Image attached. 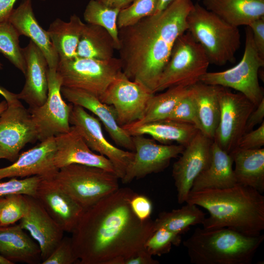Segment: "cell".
Returning <instances> with one entry per match:
<instances>
[{"mask_svg":"<svg viewBox=\"0 0 264 264\" xmlns=\"http://www.w3.org/2000/svg\"><path fill=\"white\" fill-rule=\"evenodd\" d=\"M136 193L119 187L84 210L71 237L79 264H123L145 248L154 220H141L133 213L130 201Z\"/></svg>","mask_w":264,"mask_h":264,"instance_id":"6da1fadb","label":"cell"},{"mask_svg":"<svg viewBox=\"0 0 264 264\" xmlns=\"http://www.w3.org/2000/svg\"><path fill=\"white\" fill-rule=\"evenodd\" d=\"M192 0H175L164 10L118 29V50L122 72L153 93L173 47L187 30Z\"/></svg>","mask_w":264,"mask_h":264,"instance_id":"7a4b0ae2","label":"cell"},{"mask_svg":"<svg viewBox=\"0 0 264 264\" xmlns=\"http://www.w3.org/2000/svg\"><path fill=\"white\" fill-rule=\"evenodd\" d=\"M186 203L207 210L202 224L206 229L227 228L249 236L264 229V197L248 186L237 183L221 189L190 192Z\"/></svg>","mask_w":264,"mask_h":264,"instance_id":"3957f363","label":"cell"},{"mask_svg":"<svg viewBox=\"0 0 264 264\" xmlns=\"http://www.w3.org/2000/svg\"><path fill=\"white\" fill-rule=\"evenodd\" d=\"M264 235L249 236L227 228H196L183 242L193 264H251Z\"/></svg>","mask_w":264,"mask_h":264,"instance_id":"277c9868","label":"cell"},{"mask_svg":"<svg viewBox=\"0 0 264 264\" xmlns=\"http://www.w3.org/2000/svg\"><path fill=\"white\" fill-rule=\"evenodd\" d=\"M187 30L202 47L210 64L222 66L236 60L241 35L234 26L198 3L187 17Z\"/></svg>","mask_w":264,"mask_h":264,"instance_id":"5b68a950","label":"cell"},{"mask_svg":"<svg viewBox=\"0 0 264 264\" xmlns=\"http://www.w3.org/2000/svg\"><path fill=\"white\" fill-rule=\"evenodd\" d=\"M53 179L84 210L119 188L114 173L81 164L59 169Z\"/></svg>","mask_w":264,"mask_h":264,"instance_id":"8992f818","label":"cell"},{"mask_svg":"<svg viewBox=\"0 0 264 264\" xmlns=\"http://www.w3.org/2000/svg\"><path fill=\"white\" fill-rule=\"evenodd\" d=\"M264 66V58L254 44L250 28L245 30L243 56L235 66L224 71L207 72L200 82L211 85L229 88L238 91L256 106L264 99L259 82V71Z\"/></svg>","mask_w":264,"mask_h":264,"instance_id":"52a82bcc","label":"cell"},{"mask_svg":"<svg viewBox=\"0 0 264 264\" xmlns=\"http://www.w3.org/2000/svg\"><path fill=\"white\" fill-rule=\"evenodd\" d=\"M210 64L202 47L188 31L185 32L173 47L155 93L174 86L190 87L200 82Z\"/></svg>","mask_w":264,"mask_h":264,"instance_id":"ba28073f","label":"cell"},{"mask_svg":"<svg viewBox=\"0 0 264 264\" xmlns=\"http://www.w3.org/2000/svg\"><path fill=\"white\" fill-rule=\"evenodd\" d=\"M56 70L62 87L82 89L100 99L122 67L119 58L100 60L77 56L59 60Z\"/></svg>","mask_w":264,"mask_h":264,"instance_id":"9c48e42d","label":"cell"},{"mask_svg":"<svg viewBox=\"0 0 264 264\" xmlns=\"http://www.w3.org/2000/svg\"><path fill=\"white\" fill-rule=\"evenodd\" d=\"M219 99L220 118L213 140L231 154L244 133L248 117L256 106L241 93H233L220 86Z\"/></svg>","mask_w":264,"mask_h":264,"instance_id":"30bf717a","label":"cell"},{"mask_svg":"<svg viewBox=\"0 0 264 264\" xmlns=\"http://www.w3.org/2000/svg\"><path fill=\"white\" fill-rule=\"evenodd\" d=\"M47 80L46 101L42 106L28 110L40 141L68 132L71 127L69 119L72 104H66L63 98L62 79L56 69L48 68Z\"/></svg>","mask_w":264,"mask_h":264,"instance_id":"8fae6325","label":"cell"},{"mask_svg":"<svg viewBox=\"0 0 264 264\" xmlns=\"http://www.w3.org/2000/svg\"><path fill=\"white\" fill-rule=\"evenodd\" d=\"M154 94L122 72L109 85L100 100L113 107L117 123L123 127L142 118Z\"/></svg>","mask_w":264,"mask_h":264,"instance_id":"7c38bea8","label":"cell"},{"mask_svg":"<svg viewBox=\"0 0 264 264\" xmlns=\"http://www.w3.org/2000/svg\"><path fill=\"white\" fill-rule=\"evenodd\" d=\"M69 122L92 151L111 162L115 174L121 179L133 158L134 152L124 150L110 143L104 134L100 120L82 107L72 104Z\"/></svg>","mask_w":264,"mask_h":264,"instance_id":"4fadbf2b","label":"cell"},{"mask_svg":"<svg viewBox=\"0 0 264 264\" xmlns=\"http://www.w3.org/2000/svg\"><path fill=\"white\" fill-rule=\"evenodd\" d=\"M7 104L0 115V150L14 162L25 145L38 140V132L29 110L19 99Z\"/></svg>","mask_w":264,"mask_h":264,"instance_id":"5bb4252c","label":"cell"},{"mask_svg":"<svg viewBox=\"0 0 264 264\" xmlns=\"http://www.w3.org/2000/svg\"><path fill=\"white\" fill-rule=\"evenodd\" d=\"M132 140L134 156L121 179L124 184L164 171L171 160L178 157L184 149L179 144H158L153 138L144 135L132 136Z\"/></svg>","mask_w":264,"mask_h":264,"instance_id":"9a60e30c","label":"cell"},{"mask_svg":"<svg viewBox=\"0 0 264 264\" xmlns=\"http://www.w3.org/2000/svg\"><path fill=\"white\" fill-rule=\"evenodd\" d=\"M213 141L199 131L174 163L172 176L179 204L186 202L194 181L209 166Z\"/></svg>","mask_w":264,"mask_h":264,"instance_id":"2e32d148","label":"cell"},{"mask_svg":"<svg viewBox=\"0 0 264 264\" xmlns=\"http://www.w3.org/2000/svg\"><path fill=\"white\" fill-rule=\"evenodd\" d=\"M34 197L64 232H72L84 210L53 178H42Z\"/></svg>","mask_w":264,"mask_h":264,"instance_id":"e0dca14e","label":"cell"},{"mask_svg":"<svg viewBox=\"0 0 264 264\" xmlns=\"http://www.w3.org/2000/svg\"><path fill=\"white\" fill-rule=\"evenodd\" d=\"M54 137L47 138L19 155L12 164L0 168V180L34 176L53 178L59 169L54 164Z\"/></svg>","mask_w":264,"mask_h":264,"instance_id":"ac0fdd59","label":"cell"},{"mask_svg":"<svg viewBox=\"0 0 264 264\" xmlns=\"http://www.w3.org/2000/svg\"><path fill=\"white\" fill-rule=\"evenodd\" d=\"M25 197L27 209L19 224L28 231L31 237L38 243L41 250L42 263L61 242L64 232L36 198L28 195Z\"/></svg>","mask_w":264,"mask_h":264,"instance_id":"d6986e66","label":"cell"},{"mask_svg":"<svg viewBox=\"0 0 264 264\" xmlns=\"http://www.w3.org/2000/svg\"><path fill=\"white\" fill-rule=\"evenodd\" d=\"M61 91L63 97L71 104L82 107L97 116L115 144L128 151H134L132 136L118 124L112 106L82 89L62 87Z\"/></svg>","mask_w":264,"mask_h":264,"instance_id":"ffe728a7","label":"cell"},{"mask_svg":"<svg viewBox=\"0 0 264 264\" xmlns=\"http://www.w3.org/2000/svg\"><path fill=\"white\" fill-rule=\"evenodd\" d=\"M54 138L56 151L54 161L57 169L77 164L101 168L115 174L111 162L92 151L74 127L71 126L69 131Z\"/></svg>","mask_w":264,"mask_h":264,"instance_id":"44dd1931","label":"cell"},{"mask_svg":"<svg viewBox=\"0 0 264 264\" xmlns=\"http://www.w3.org/2000/svg\"><path fill=\"white\" fill-rule=\"evenodd\" d=\"M26 64L25 81L21 91L17 94L30 108L44 104L47 96L48 66L41 50L31 41L22 48Z\"/></svg>","mask_w":264,"mask_h":264,"instance_id":"7402d4cb","label":"cell"},{"mask_svg":"<svg viewBox=\"0 0 264 264\" xmlns=\"http://www.w3.org/2000/svg\"><path fill=\"white\" fill-rule=\"evenodd\" d=\"M8 21L20 35L30 39L44 55L48 68L57 69L59 57L48 34L39 24L34 15L31 0H25L11 12Z\"/></svg>","mask_w":264,"mask_h":264,"instance_id":"603a6c76","label":"cell"},{"mask_svg":"<svg viewBox=\"0 0 264 264\" xmlns=\"http://www.w3.org/2000/svg\"><path fill=\"white\" fill-rule=\"evenodd\" d=\"M25 231L19 224L0 226V255L12 264H39L40 247Z\"/></svg>","mask_w":264,"mask_h":264,"instance_id":"cb8c5ba5","label":"cell"},{"mask_svg":"<svg viewBox=\"0 0 264 264\" xmlns=\"http://www.w3.org/2000/svg\"><path fill=\"white\" fill-rule=\"evenodd\" d=\"M232 155L213 140L209 166L196 178L190 192L205 189H221L237 184Z\"/></svg>","mask_w":264,"mask_h":264,"instance_id":"d4e9b609","label":"cell"},{"mask_svg":"<svg viewBox=\"0 0 264 264\" xmlns=\"http://www.w3.org/2000/svg\"><path fill=\"white\" fill-rule=\"evenodd\" d=\"M132 136L149 135L164 144L176 142L186 147L199 130L193 125L164 119L139 125L131 124L123 127Z\"/></svg>","mask_w":264,"mask_h":264,"instance_id":"484cf974","label":"cell"},{"mask_svg":"<svg viewBox=\"0 0 264 264\" xmlns=\"http://www.w3.org/2000/svg\"><path fill=\"white\" fill-rule=\"evenodd\" d=\"M202 3L206 9L238 27L264 17V0H203Z\"/></svg>","mask_w":264,"mask_h":264,"instance_id":"4316f807","label":"cell"},{"mask_svg":"<svg viewBox=\"0 0 264 264\" xmlns=\"http://www.w3.org/2000/svg\"><path fill=\"white\" fill-rule=\"evenodd\" d=\"M220 88L201 82L190 87L196 105L199 131L213 140L220 118Z\"/></svg>","mask_w":264,"mask_h":264,"instance_id":"83f0119b","label":"cell"},{"mask_svg":"<svg viewBox=\"0 0 264 264\" xmlns=\"http://www.w3.org/2000/svg\"><path fill=\"white\" fill-rule=\"evenodd\" d=\"M237 183L264 192V149L236 148L231 154Z\"/></svg>","mask_w":264,"mask_h":264,"instance_id":"f1b7e54d","label":"cell"},{"mask_svg":"<svg viewBox=\"0 0 264 264\" xmlns=\"http://www.w3.org/2000/svg\"><path fill=\"white\" fill-rule=\"evenodd\" d=\"M85 24L75 14L70 17L69 22L57 18L50 23L47 31L59 60L77 56V47Z\"/></svg>","mask_w":264,"mask_h":264,"instance_id":"f546056e","label":"cell"},{"mask_svg":"<svg viewBox=\"0 0 264 264\" xmlns=\"http://www.w3.org/2000/svg\"><path fill=\"white\" fill-rule=\"evenodd\" d=\"M116 45L110 34L103 27L87 23L82 32L77 56L100 60L114 57Z\"/></svg>","mask_w":264,"mask_h":264,"instance_id":"4dcf8cb0","label":"cell"},{"mask_svg":"<svg viewBox=\"0 0 264 264\" xmlns=\"http://www.w3.org/2000/svg\"><path fill=\"white\" fill-rule=\"evenodd\" d=\"M205 218V213L198 206L186 203L180 208L160 213L154 220V229L164 228L182 235L191 226L202 224Z\"/></svg>","mask_w":264,"mask_h":264,"instance_id":"1f68e13d","label":"cell"},{"mask_svg":"<svg viewBox=\"0 0 264 264\" xmlns=\"http://www.w3.org/2000/svg\"><path fill=\"white\" fill-rule=\"evenodd\" d=\"M189 91V87L177 86L166 89L163 93H154L150 98L142 118L132 124L139 125L166 119Z\"/></svg>","mask_w":264,"mask_h":264,"instance_id":"d6a6232c","label":"cell"},{"mask_svg":"<svg viewBox=\"0 0 264 264\" xmlns=\"http://www.w3.org/2000/svg\"><path fill=\"white\" fill-rule=\"evenodd\" d=\"M120 9L109 7L96 0L88 2L83 14L88 24L101 26L112 37L118 50L119 47L117 18Z\"/></svg>","mask_w":264,"mask_h":264,"instance_id":"836d02e7","label":"cell"},{"mask_svg":"<svg viewBox=\"0 0 264 264\" xmlns=\"http://www.w3.org/2000/svg\"><path fill=\"white\" fill-rule=\"evenodd\" d=\"M20 35L8 21L0 22V52L25 74L26 64L19 44Z\"/></svg>","mask_w":264,"mask_h":264,"instance_id":"e575fe53","label":"cell"},{"mask_svg":"<svg viewBox=\"0 0 264 264\" xmlns=\"http://www.w3.org/2000/svg\"><path fill=\"white\" fill-rule=\"evenodd\" d=\"M159 0H134L120 10L117 18L118 29L132 25L143 18L154 14Z\"/></svg>","mask_w":264,"mask_h":264,"instance_id":"d590c367","label":"cell"},{"mask_svg":"<svg viewBox=\"0 0 264 264\" xmlns=\"http://www.w3.org/2000/svg\"><path fill=\"white\" fill-rule=\"evenodd\" d=\"M181 242V234L159 228L147 240L144 247L152 256H160L169 253L173 245L178 246Z\"/></svg>","mask_w":264,"mask_h":264,"instance_id":"8d00e7d4","label":"cell"},{"mask_svg":"<svg viewBox=\"0 0 264 264\" xmlns=\"http://www.w3.org/2000/svg\"><path fill=\"white\" fill-rule=\"evenodd\" d=\"M26 209L25 195L15 194L5 196L0 213V226L15 224L24 216Z\"/></svg>","mask_w":264,"mask_h":264,"instance_id":"74e56055","label":"cell"},{"mask_svg":"<svg viewBox=\"0 0 264 264\" xmlns=\"http://www.w3.org/2000/svg\"><path fill=\"white\" fill-rule=\"evenodd\" d=\"M42 178L37 176L23 179L13 177L7 181L0 182V197L15 194L34 197L37 187Z\"/></svg>","mask_w":264,"mask_h":264,"instance_id":"f35d334b","label":"cell"},{"mask_svg":"<svg viewBox=\"0 0 264 264\" xmlns=\"http://www.w3.org/2000/svg\"><path fill=\"white\" fill-rule=\"evenodd\" d=\"M166 119L189 123L194 125L199 130L196 105L190 87L188 94L180 100Z\"/></svg>","mask_w":264,"mask_h":264,"instance_id":"ab89813d","label":"cell"},{"mask_svg":"<svg viewBox=\"0 0 264 264\" xmlns=\"http://www.w3.org/2000/svg\"><path fill=\"white\" fill-rule=\"evenodd\" d=\"M79 261L72 247L71 238L63 237L51 254L42 264H73Z\"/></svg>","mask_w":264,"mask_h":264,"instance_id":"60d3db41","label":"cell"},{"mask_svg":"<svg viewBox=\"0 0 264 264\" xmlns=\"http://www.w3.org/2000/svg\"><path fill=\"white\" fill-rule=\"evenodd\" d=\"M264 145V121L255 130L244 133L240 138L237 148L253 150L262 148Z\"/></svg>","mask_w":264,"mask_h":264,"instance_id":"b9f144b4","label":"cell"},{"mask_svg":"<svg viewBox=\"0 0 264 264\" xmlns=\"http://www.w3.org/2000/svg\"><path fill=\"white\" fill-rule=\"evenodd\" d=\"M130 205L133 213L140 220L144 221L151 218L153 204L147 196L136 193L132 198Z\"/></svg>","mask_w":264,"mask_h":264,"instance_id":"7bdbcfd3","label":"cell"},{"mask_svg":"<svg viewBox=\"0 0 264 264\" xmlns=\"http://www.w3.org/2000/svg\"><path fill=\"white\" fill-rule=\"evenodd\" d=\"M251 29L255 46L264 58V17L251 22L248 26Z\"/></svg>","mask_w":264,"mask_h":264,"instance_id":"ee69618b","label":"cell"},{"mask_svg":"<svg viewBox=\"0 0 264 264\" xmlns=\"http://www.w3.org/2000/svg\"><path fill=\"white\" fill-rule=\"evenodd\" d=\"M264 99L256 106L251 112L247 120L244 133L253 130L257 125L264 122Z\"/></svg>","mask_w":264,"mask_h":264,"instance_id":"f6af8a7d","label":"cell"},{"mask_svg":"<svg viewBox=\"0 0 264 264\" xmlns=\"http://www.w3.org/2000/svg\"><path fill=\"white\" fill-rule=\"evenodd\" d=\"M145 249H141L126 259L123 264H159Z\"/></svg>","mask_w":264,"mask_h":264,"instance_id":"bcb514c9","label":"cell"},{"mask_svg":"<svg viewBox=\"0 0 264 264\" xmlns=\"http://www.w3.org/2000/svg\"><path fill=\"white\" fill-rule=\"evenodd\" d=\"M16 0H0V22L8 21Z\"/></svg>","mask_w":264,"mask_h":264,"instance_id":"7dc6e473","label":"cell"},{"mask_svg":"<svg viewBox=\"0 0 264 264\" xmlns=\"http://www.w3.org/2000/svg\"><path fill=\"white\" fill-rule=\"evenodd\" d=\"M109 7L121 10L130 5L134 0H96Z\"/></svg>","mask_w":264,"mask_h":264,"instance_id":"c3c4849f","label":"cell"},{"mask_svg":"<svg viewBox=\"0 0 264 264\" xmlns=\"http://www.w3.org/2000/svg\"><path fill=\"white\" fill-rule=\"evenodd\" d=\"M0 94L2 95L7 102L18 99L17 94L11 92L5 88L0 86Z\"/></svg>","mask_w":264,"mask_h":264,"instance_id":"681fc988","label":"cell"},{"mask_svg":"<svg viewBox=\"0 0 264 264\" xmlns=\"http://www.w3.org/2000/svg\"><path fill=\"white\" fill-rule=\"evenodd\" d=\"M174 0H159L157 9L155 14L158 13L164 10Z\"/></svg>","mask_w":264,"mask_h":264,"instance_id":"f907efd6","label":"cell"},{"mask_svg":"<svg viewBox=\"0 0 264 264\" xmlns=\"http://www.w3.org/2000/svg\"><path fill=\"white\" fill-rule=\"evenodd\" d=\"M7 102L4 100L0 102V115L7 107Z\"/></svg>","mask_w":264,"mask_h":264,"instance_id":"816d5d0a","label":"cell"},{"mask_svg":"<svg viewBox=\"0 0 264 264\" xmlns=\"http://www.w3.org/2000/svg\"><path fill=\"white\" fill-rule=\"evenodd\" d=\"M0 264H12V263L0 255Z\"/></svg>","mask_w":264,"mask_h":264,"instance_id":"f5cc1de1","label":"cell"},{"mask_svg":"<svg viewBox=\"0 0 264 264\" xmlns=\"http://www.w3.org/2000/svg\"><path fill=\"white\" fill-rule=\"evenodd\" d=\"M5 201V197H0V213Z\"/></svg>","mask_w":264,"mask_h":264,"instance_id":"db71d44e","label":"cell"},{"mask_svg":"<svg viewBox=\"0 0 264 264\" xmlns=\"http://www.w3.org/2000/svg\"><path fill=\"white\" fill-rule=\"evenodd\" d=\"M0 159H6V157L5 154L0 150Z\"/></svg>","mask_w":264,"mask_h":264,"instance_id":"11a10c76","label":"cell"},{"mask_svg":"<svg viewBox=\"0 0 264 264\" xmlns=\"http://www.w3.org/2000/svg\"><path fill=\"white\" fill-rule=\"evenodd\" d=\"M2 69V65L0 63V70Z\"/></svg>","mask_w":264,"mask_h":264,"instance_id":"9f6ffc18","label":"cell"}]
</instances>
